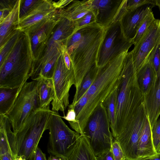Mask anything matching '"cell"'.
Here are the masks:
<instances>
[{"mask_svg":"<svg viewBox=\"0 0 160 160\" xmlns=\"http://www.w3.org/2000/svg\"><path fill=\"white\" fill-rule=\"evenodd\" d=\"M105 31V28L96 22L76 30L67 42L74 69L76 91L86 74L97 64Z\"/></svg>","mask_w":160,"mask_h":160,"instance_id":"1","label":"cell"},{"mask_svg":"<svg viewBox=\"0 0 160 160\" xmlns=\"http://www.w3.org/2000/svg\"><path fill=\"white\" fill-rule=\"evenodd\" d=\"M115 122L113 137L135 117L144 101V95L138 82L131 52H128L118 84Z\"/></svg>","mask_w":160,"mask_h":160,"instance_id":"2","label":"cell"},{"mask_svg":"<svg viewBox=\"0 0 160 160\" xmlns=\"http://www.w3.org/2000/svg\"><path fill=\"white\" fill-rule=\"evenodd\" d=\"M128 52L121 53L104 66L99 68L93 82L83 95L87 97V102L76 118L81 130L84 128L95 108L117 86Z\"/></svg>","mask_w":160,"mask_h":160,"instance_id":"3","label":"cell"},{"mask_svg":"<svg viewBox=\"0 0 160 160\" xmlns=\"http://www.w3.org/2000/svg\"><path fill=\"white\" fill-rule=\"evenodd\" d=\"M33 62L29 36L26 31L22 32L0 66V88L21 89L29 78Z\"/></svg>","mask_w":160,"mask_h":160,"instance_id":"4","label":"cell"},{"mask_svg":"<svg viewBox=\"0 0 160 160\" xmlns=\"http://www.w3.org/2000/svg\"><path fill=\"white\" fill-rule=\"evenodd\" d=\"M52 110L38 109L31 113L16 133L8 134V141L13 160L22 157L33 160L38 144L48 124Z\"/></svg>","mask_w":160,"mask_h":160,"instance_id":"5","label":"cell"},{"mask_svg":"<svg viewBox=\"0 0 160 160\" xmlns=\"http://www.w3.org/2000/svg\"><path fill=\"white\" fill-rule=\"evenodd\" d=\"M110 128L106 110L101 103L92 113L81 134L86 138L96 157L111 150L113 139Z\"/></svg>","mask_w":160,"mask_h":160,"instance_id":"6","label":"cell"},{"mask_svg":"<svg viewBox=\"0 0 160 160\" xmlns=\"http://www.w3.org/2000/svg\"><path fill=\"white\" fill-rule=\"evenodd\" d=\"M76 30L74 22L61 17L54 28L45 47L38 60L33 64L29 74L33 80L38 77L45 65L61 52L69 38Z\"/></svg>","mask_w":160,"mask_h":160,"instance_id":"7","label":"cell"},{"mask_svg":"<svg viewBox=\"0 0 160 160\" xmlns=\"http://www.w3.org/2000/svg\"><path fill=\"white\" fill-rule=\"evenodd\" d=\"M39 109L37 81L26 82L5 115L11 122L13 133L17 132L31 113Z\"/></svg>","mask_w":160,"mask_h":160,"instance_id":"8","label":"cell"},{"mask_svg":"<svg viewBox=\"0 0 160 160\" xmlns=\"http://www.w3.org/2000/svg\"><path fill=\"white\" fill-rule=\"evenodd\" d=\"M58 112L52 111L48 124L49 138L48 152L51 155L67 157L80 134L71 129Z\"/></svg>","mask_w":160,"mask_h":160,"instance_id":"9","label":"cell"},{"mask_svg":"<svg viewBox=\"0 0 160 160\" xmlns=\"http://www.w3.org/2000/svg\"><path fill=\"white\" fill-rule=\"evenodd\" d=\"M148 118L144 101L139 106L135 118L113 137L119 143L126 159L138 160L139 141Z\"/></svg>","mask_w":160,"mask_h":160,"instance_id":"10","label":"cell"},{"mask_svg":"<svg viewBox=\"0 0 160 160\" xmlns=\"http://www.w3.org/2000/svg\"><path fill=\"white\" fill-rule=\"evenodd\" d=\"M52 80L55 95L51 102L52 111H60L65 116V111L69 105V92L75 80L74 70L67 67L62 52L57 62Z\"/></svg>","mask_w":160,"mask_h":160,"instance_id":"11","label":"cell"},{"mask_svg":"<svg viewBox=\"0 0 160 160\" xmlns=\"http://www.w3.org/2000/svg\"><path fill=\"white\" fill-rule=\"evenodd\" d=\"M132 44L123 33L120 21L106 28L105 33L98 53L97 64L101 68L121 53L128 51Z\"/></svg>","mask_w":160,"mask_h":160,"instance_id":"12","label":"cell"},{"mask_svg":"<svg viewBox=\"0 0 160 160\" xmlns=\"http://www.w3.org/2000/svg\"><path fill=\"white\" fill-rule=\"evenodd\" d=\"M61 18L57 11L53 16L42 20L25 31L29 36L30 42L33 63L40 57L52 31Z\"/></svg>","mask_w":160,"mask_h":160,"instance_id":"13","label":"cell"},{"mask_svg":"<svg viewBox=\"0 0 160 160\" xmlns=\"http://www.w3.org/2000/svg\"><path fill=\"white\" fill-rule=\"evenodd\" d=\"M160 44V20L155 19L131 51L136 72L153 48Z\"/></svg>","mask_w":160,"mask_h":160,"instance_id":"14","label":"cell"},{"mask_svg":"<svg viewBox=\"0 0 160 160\" xmlns=\"http://www.w3.org/2000/svg\"><path fill=\"white\" fill-rule=\"evenodd\" d=\"M153 7L151 5H146L133 11H127L123 16L120 21L127 41L132 44L138 28Z\"/></svg>","mask_w":160,"mask_h":160,"instance_id":"15","label":"cell"},{"mask_svg":"<svg viewBox=\"0 0 160 160\" xmlns=\"http://www.w3.org/2000/svg\"><path fill=\"white\" fill-rule=\"evenodd\" d=\"M123 0H92L91 8L96 22L106 28L113 22Z\"/></svg>","mask_w":160,"mask_h":160,"instance_id":"16","label":"cell"},{"mask_svg":"<svg viewBox=\"0 0 160 160\" xmlns=\"http://www.w3.org/2000/svg\"><path fill=\"white\" fill-rule=\"evenodd\" d=\"M57 11L52 0H41L26 15L19 19L17 29L25 31L42 20L53 16Z\"/></svg>","mask_w":160,"mask_h":160,"instance_id":"17","label":"cell"},{"mask_svg":"<svg viewBox=\"0 0 160 160\" xmlns=\"http://www.w3.org/2000/svg\"><path fill=\"white\" fill-rule=\"evenodd\" d=\"M144 102L152 131L160 115V64L150 91L144 96Z\"/></svg>","mask_w":160,"mask_h":160,"instance_id":"18","label":"cell"},{"mask_svg":"<svg viewBox=\"0 0 160 160\" xmlns=\"http://www.w3.org/2000/svg\"><path fill=\"white\" fill-rule=\"evenodd\" d=\"M92 0H73L63 8L57 10L59 15L75 22L92 11Z\"/></svg>","mask_w":160,"mask_h":160,"instance_id":"19","label":"cell"},{"mask_svg":"<svg viewBox=\"0 0 160 160\" xmlns=\"http://www.w3.org/2000/svg\"><path fill=\"white\" fill-rule=\"evenodd\" d=\"M21 0H17L13 8L7 17L0 22V47L3 45L17 29L20 19Z\"/></svg>","mask_w":160,"mask_h":160,"instance_id":"20","label":"cell"},{"mask_svg":"<svg viewBox=\"0 0 160 160\" xmlns=\"http://www.w3.org/2000/svg\"><path fill=\"white\" fill-rule=\"evenodd\" d=\"M138 150V160H143L157 154L154 145L152 131L148 118L139 138Z\"/></svg>","mask_w":160,"mask_h":160,"instance_id":"21","label":"cell"},{"mask_svg":"<svg viewBox=\"0 0 160 160\" xmlns=\"http://www.w3.org/2000/svg\"><path fill=\"white\" fill-rule=\"evenodd\" d=\"M37 81V90L39 109L50 110V105L54 96L55 92L52 79L40 77Z\"/></svg>","mask_w":160,"mask_h":160,"instance_id":"22","label":"cell"},{"mask_svg":"<svg viewBox=\"0 0 160 160\" xmlns=\"http://www.w3.org/2000/svg\"><path fill=\"white\" fill-rule=\"evenodd\" d=\"M68 160H97L86 138L80 135L67 156Z\"/></svg>","mask_w":160,"mask_h":160,"instance_id":"23","label":"cell"},{"mask_svg":"<svg viewBox=\"0 0 160 160\" xmlns=\"http://www.w3.org/2000/svg\"><path fill=\"white\" fill-rule=\"evenodd\" d=\"M137 72L139 85L144 96L147 95L157 74L148 57L141 68Z\"/></svg>","mask_w":160,"mask_h":160,"instance_id":"24","label":"cell"},{"mask_svg":"<svg viewBox=\"0 0 160 160\" xmlns=\"http://www.w3.org/2000/svg\"><path fill=\"white\" fill-rule=\"evenodd\" d=\"M99 68L97 64L89 70L83 78L78 90L76 91L72 102L68 108L73 106L86 92L93 82L97 76Z\"/></svg>","mask_w":160,"mask_h":160,"instance_id":"25","label":"cell"},{"mask_svg":"<svg viewBox=\"0 0 160 160\" xmlns=\"http://www.w3.org/2000/svg\"><path fill=\"white\" fill-rule=\"evenodd\" d=\"M21 88H0V114H7Z\"/></svg>","mask_w":160,"mask_h":160,"instance_id":"26","label":"cell"},{"mask_svg":"<svg viewBox=\"0 0 160 160\" xmlns=\"http://www.w3.org/2000/svg\"><path fill=\"white\" fill-rule=\"evenodd\" d=\"M118 89L117 85L102 103L106 110L111 132L113 130L115 122Z\"/></svg>","mask_w":160,"mask_h":160,"instance_id":"27","label":"cell"},{"mask_svg":"<svg viewBox=\"0 0 160 160\" xmlns=\"http://www.w3.org/2000/svg\"><path fill=\"white\" fill-rule=\"evenodd\" d=\"M22 32L20 30L16 29L4 44L0 47V66L14 47Z\"/></svg>","mask_w":160,"mask_h":160,"instance_id":"28","label":"cell"},{"mask_svg":"<svg viewBox=\"0 0 160 160\" xmlns=\"http://www.w3.org/2000/svg\"><path fill=\"white\" fill-rule=\"evenodd\" d=\"M155 19L153 12L151 11L146 17L138 28L136 36L133 41V44L135 45L138 43Z\"/></svg>","mask_w":160,"mask_h":160,"instance_id":"29","label":"cell"},{"mask_svg":"<svg viewBox=\"0 0 160 160\" xmlns=\"http://www.w3.org/2000/svg\"><path fill=\"white\" fill-rule=\"evenodd\" d=\"M60 53L54 56L45 65L41 70L39 76L36 80L40 77L52 79L57 59Z\"/></svg>","mask_w":160,"mask_h":160,"instance_id":"30","label":"cell"},{"mask_svg":"<svg viewBox=\"0 0 160 160\" xmlns=\"http://www.w3.org/2000/svg\"><path fill=\"white\" fill-rule=\"evenodd\" d=\"M17 0H1L0 2V22L9 14L13 8Z\"/></svg>","mask_w":160,"mask_h":160,"instance_id":"31","label":"cell"},{"mask_svg":"<svg viewBox=\"0 0 160 160\" xmlns=\"http://www.w3.org/2000/svg\"><path fill=\"white\" fill-rule=\"evenodd\" d=\"M41 1V0H21L19 12L20 19L26 15Z\"/></svg>","mask_w":160,"mask_h":160,"instance_id":"32","label":"cell"},{"mask_svg":"<svg viewBox=\"0 0 160 160\" xmlns=\"http://www.w3.org/2000/svg\"><path fill=\"white\" fill-rule=\"evenodd\" d=\"M146 5L156 6L155 0H127L126 8L128 11H133Z\"/></svg>","mask_w":160,"mask_h":160,"instance_id":"33","label":"cell"},{"mask_svg":"<svg viewBox=\"0 0 160 160\" xmlns=\"http://www.w3.org/2000/svg\"><path fill=\"white\" fill-rule=\"evenodd\" d=\"M74 22L76 25V30H77L82 27L96 22V16L92 11H91Z\"/></svg>","mask_w":160,"mask_h":160,"instance_id":"34","label":"cell"},{"mask_svg":"<svg viewBox=\"0 0 160 160\" xmlns=\"http://www.w3.org/2000/svg\"><path fill=\"white\" fill-rule=\"evenodd\" d=\"M111 151L114 160H124L126 157L119 142L114 139Z\"/></svg>","mask_w":160,"mask_h":160,"instance_id":"35","label":"cell"},{"mask_svg":"<svg viewBox=\"0 0 160 160\" xmlns=\"http://www.w3.org/2000/svg\"><path fill=\"white\" fill-rule=\"evenodd\" d=\"M154 147L157 152L160 145V119L158 120L152 130Z\"/></svg>","mask_w":160,"mask_h":160,"instance_id":"36","label":"cell"},{"mask_svg":"<svg viewBox=\"0 0 160 160\" xmlns=\"http://www.w3.org/2000/svg\"><path fill=\"white\" fill-rule=\"evenodd\" d=\"M64 60L67 68L69 70H74L73 66L70 57L67 52L66 45H63L62 48Z\"/></svg>","mask_w":160,"mask_h":160,"instance_id":"37","label":"cell"},{"mask_svg":"<svg viewBox=\"0 0 160 160\" xmlns=\"http://www.w3.org/2000/svg\"><path fill=\"white\" fill-rule=\"evenodd\" d=\"M72 0H61L57 2L52 1L53 5L57 10L62 9L66 6Z\"/></svg>","mask_w":160,"mask_h":160,"instance_id":"38","label":"cell"},{"mask_svg":"<svg viewBox=\"0 0 160 160\" xmlns=\"http://www.w3.org/2000/svg\"><path fill=\"white\" fill-rule=\"evenodd\" d=\"M33 160H47L45 154L42 152L38 146L35 151Z\"/></svg>","mask_w":160,"mask_h":160,"instance_id":"39","label":"cell"},{"mask_svg":"<svg viewBox=\"0 0 160 160\" xmlns=\"http://www.w3.org/2000/svg\"><path fill=\"white\" fill-rule=\"evenodd\" d=\"M97 160H114L111 150L96 157Z\"/></svg>","mask_w":160,"mask_h":160,"instance_id":"40","label":"cell"},{"mask_svg":"<svg viewBox=\"0 0 160 160\" xmlns=\"http://www.w3.org/2000/svg\"><path fill=\"white\" fill-rule=\"evenodd\" d=\"M48 160H68V158L66 156L62 155H51Z\"/></svg>","mask_w":160,"mask_h":160,"instance_id":"41","label":"cell"},{"mask_svg":"<svg viewBox=\"0 0 160 160\" xmlns=\"http://www.w3.org/2000/svg\"><path fill=\"white\" fill-rule=\"evenodd\" d=\"M0 160H13L12 157L9 152L0 155Z\"/></svg>","mask_w":160,"mask_h":160,"instance_id":"42","label":"cell"},{"mask_svg":"<svg viewBox=\"0 0 160 160\" xmlns=\"http://www.w3.org/2000/svg\"><path fill=\"white\" fill-rule=\"evenodd\" d=\"M143 160H160V154L157 153L155 155Z\"/></svg>","mask_w":160,"mask_h":160,"instance_id":"43","label":"cell"},{"mask_svg":"<svg viewBox=\"0 0 160 160\" xmlns=\"http://www.w3.org/2000/svg\"><path fill=\"white\" fill-rule=\"evenodd\" d=\"M156 6H158L160 12V0H155Z\"/></svg>","mask_w":160,"mask_h":160,"instance_id":"44","label":"cell"},{"mask_svg":"<svg viewBox=\"0 0 160 160\" xmlns=\"http://www.w3.org/2000/svg\"><path fill=\"white\" fill-rule=\"evenodd\" d=\"M13 160H26V159L25 158L20 156L16 157Z\"/></svg>","mask_w":160,"mask_h":160,"instance_id":"45","label":"cell"},{"mask_svg":"<svg viewBox=\"0 0 160 160\" xmlns=\"http://www.w3.org/2000/svg\"><path fill=\"white\" fill-rule=\"evenodd\" d=\"M157 153L160 154V145L157 152Z\"/></svg>","mask_w":160,"mask_h":160,"instance_id":"46","label":"cell"},{"mask_svg":"<svg viewBox=\"0 0 160 160\" xmlns=\"http://www.w3.org/2000/svg\"><path fill=\"white\" fill-rule=\"evenodd\" d=\"M128 160V159H125V160Z\"/></svg>","mask_w":160,"mask_h":160,"instance_id":"47","label":"cell"}]
</instances>
